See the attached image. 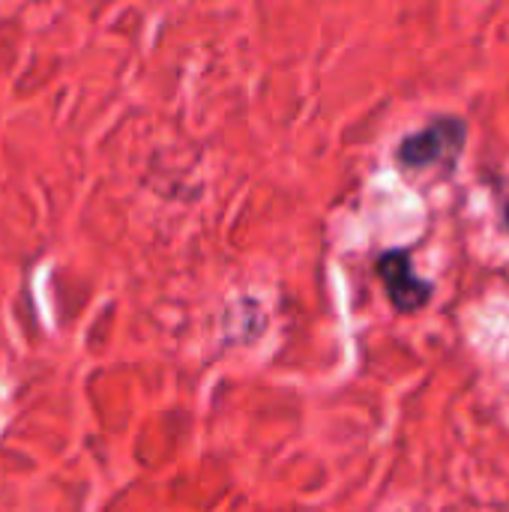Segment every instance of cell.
I'll return each mask as SVG.
<instances>
[{"label": "cell", "instance_id": "cell-1", "mask_svg": "<svg viewBox=\"0 0 509 512\" xmlns=\"http://www.w3.org/2000/svg\"><path fill=\"white\" fill-rule=\"evenodd\" d=\"M465 117H435L429 126L402 138L396 159L405 171H453L468 144Z\"/></svg>", "mask_w": 509, "mask_h": 512}, {"label": "cell", "instance_id": "cell-3", "mask_svg": "<svg viewBox=\"0 0 509 512\" xmlns=\"http://www.w3.org/2000/svg\"><path fill=\"white\" fill-rule=\"evenodd\" d=\"M501 222H504V228L509 231V192L501 195Z\"/></svg>", "mask_w": 509, "mask_h": 512}, {"label": "cell", "instance_id": "cell-2", "mask_svg": "<svg viewBox=\"0 0 509 512\" xmlns=\"http://www.w3.org/2000/svg\"><path fill=\"white\" fill-rule=\"evenodd\" d=\"M375 273L384 282L387 300L399 315H417L432 303L435 285L414 270V261L405 249H390L375 261Z\"/></svg>", "mask_w": 509, "mask_h": 512}]
</instances>
